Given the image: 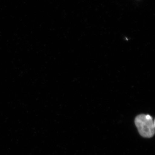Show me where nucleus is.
Wrapping results in <instances>:
<instances>
[{
    "instance_id": "f257e3e1",
    "label": "nucleus",
    "mask_w": 155,
    "mask_h": 155,
    "mask_svg": "<svg viewBox=\"0 0 155 155\" xmlns=\"http://www.w3.org/2000/svg\"><path fill=\"white\" fill-rule=\"evenodd\" d=\"M136 126L141 136L150 138L155 134V122L149 115L140 114L136 117Z\"/></svg>"
}]
</instances>
